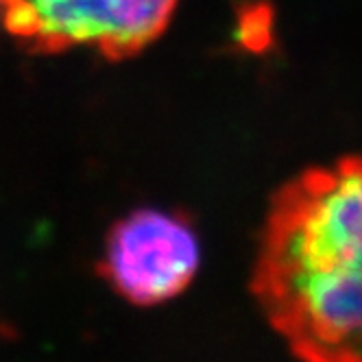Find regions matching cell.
Instances as JSON below:
<instances>
[{"label": "cell", "mask_w": 362, "mask_h": 362, "mask_svg": "<svg viewBox=\"0 0 362 362\" xmlns=\"http://www.w3.org/2000/svg\"><path fill=\"white\" fill-rule=\"evenodd\" d=\"M253 293L297 360L362 362V155L275 192Z\"/></svg>", "instance_id": "cell-1"}, {"label": "cell", "mask_w": 362, "mask_h": 362, "mask_svg": "<svg viewBox=\"0 0 362 362\" xmlns=\"http://www.w3.org/2000/svg\"><path fill=\"white\" fill-rule=\"evenodd\" d=\"M238 42L251 50L262 53L273 42V9L269 5H249L238 13Z\"/></svg>", "instance_id": "cell-4"}, {"label": "cell", "mask_w": 362, "mask_h": 362, "mask_svg": "<svg viewBox=\"0 0 362 362\" xmlns=\"http://www.w3.org/2000/svg\"><path fill=\"white\" fill-rule=\"evenodd\" d=\"M201 255V238L186 214L140 208L110 229L98 271L120 299L153 308L186 293Z\"/></svg>", "instance_id": "cell-3"}, {"label": "cell", "mask_w": 362, "mask_h": 362, "mask_svg": "<svg viewBox=\"0 0 362 362\" xmlns=\"http://www.w3.org/2000/svg\"><path fill=\"white\" fill-rule=\"evenodd\" d=\"M179 0H0V24L31 55L88 48L107 62L160 40Z\"/></svg>", "instance_id": "cell-2"}]
</instances>
